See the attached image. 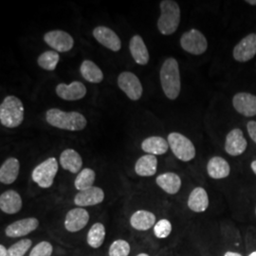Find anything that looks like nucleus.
<instances>
[{
  "label": "nucleus",
  "instance_id": "c85d7f7f",
  "mask_svg": "<svg viewBox=\"0 0 256 256\" xmlns=\"http://www.w3.org/2000/svg\"><path fill=\"white\" fill-rule=\"evenodd\" d=\"M106 238V228L102 223L97 222L93 224L88 232L86 242L90 247L99 248L104 244Z\"/></svg>",
  "mask_w": 256,
  "mask_h": 256
},
{
  "label": "nucleus",
  "instance_id": "1a4fd4ad",
  "mask_svg": "<svg viewBox=\"0 0 256 256\" xmlns=\"http://www.w3.org/2000/svg\"><path fill=\"white\" fill-rule=\"evenodd\" d=\"M44 41L48 46L55 50L57 52H66L72 50L74 40L72 36L64 30H54L46 32Z\"/></svg>",
  "mask_w": 256,
  "mask_h": 256
},
{
  "label": "nucleus",
  "instance_id": "4468645a",
  "mask_svg": "<svg viewBox=\"0 0 256 256\" xmlns=\"http://www.w3.org/2000/svg\"><path fill=\"white\" fill-rule=\"evenodd\" d=\"M93 36L104 46L112 52H119L122 48V42L118 34L110 28L99 26L93 30Z\"/></svg>",
  "mask_w": 256,
  "mask_h": 256
},
{
  "label": "nucleus",
  "instance_id": "79ce46f5",
  "mask_svg": "<svg viewBox=\"0 0 256 256\" xmlns=\"http://www.w3.org/2000/svg\"><path fill=\"white\" fill-rule=\"evenodd\" d=\"M149 256L147 254H138V256Z\"/></svg>",
  "mask_w": 256,
  "mask_h": 256
},
{
  "label": "nucleus",
  "instance_id": "a211bd4d",
  "mask_svg": "<svg viewBox=\"0 0 256 256\" xmlns=\"http://www.w3.org/2000/svg\"><path fill=\"white\" fill-rule=\"evenodd\" d=\"M22 198L14 190H8L0 196V209L8 214H18L22 209Z\"/></svg>",
  "mask_w": 256,
  "mask_h": 256
},
{
  "label": "nucleus",
  "instance_id": "0eeeda50",
  "mask_svg": "<svg viewBox=\"0 0 256 256\" xmlns=\"http://www.w3.org/2000/svg\"><path fill=\"white\" fill-rule=\"evenodd\" d=\"M180 46L191 54L200 55L207 50L208 42L202 32L192 28L183 34L180 38Z\"/></svg>",
  "mask_w": 256,
  "mask_h": 256
},
{
  "label": "nucleus",
  "instance_id": "a19ab883",
  "mask_svg": "<svg viewBox=\"0 0 256 256\" xmlns=\"http://www.w3.org/2000/svg\"><path fill=\"white\" fill-rule=\"evenodd\" d=\"M248 256H256V250H254V252H252V254H250Z\"/></svg>",
  "mask_w": 256,
  "mask_h": 256
},
{
  "label": "nucleus",
  "instance_id": "ddd939ff",
  "mask_svg": "<svg viewBox=\"0 0 256 256\" xmlns=\"http://www.w3.org/2000/svg\"><path fill=\"white\" fill-rule=\"evenodd\" d=\"M55 92L57 96L64 101H78L86 95V88L79 81H74L70 84L61 82L57 84Z\"/></svg>",
  "mask_w": 256,
  "mask_h": 256
},
{
  "label": "nucleus",
  "instance_id": "9d476101",
  "mask_svg": "<svg viewBox=\"0 0 256 256\" xmlns=\"http://www.w3.org/2000/svg\"><path fill=\"white\" fill-rule=\"evenodd\" d=\"M232 55L238 62L241 63L252 60L256 55V34H248L240 40L234 46Z\"/></svg>",
  "mask_w": 256,
  "mask_h": 256
},
{
  "label": "nucleus",
  "instance_id": "bb28decb",
  "mask_svg": "<svg viewBox=\"0 0 256 256\" xmlns=\"http://www.w3.org/2000/svg\"><path fill=\"white\" fill-rule=\"evenodd\" d=\"M158 169V160L154 155L140 156L135 164V172L140 176H152Z\"/></svg>",
  "mask_w": 256,
  "mask_h": 256
},
{
  "label": "nucleus",
  "instance_id": "e433bc0d",
  "mask_svg": "<svg viewBox=\"0 0 256 256\" xmlns=\"http://www.w3.org/2000/svg\"><path fill=\"white\" fill-rule=\"evenodd\" d=\"M7 254H8V248L3 245H0V256H7Z\"/></svg>",
  "mask_w": 256,
  "mask_h": 256
},
{
  "label": "nucleus",
  "instance_id": "b1692460",
  "mask_svg": "<svg viewBox=\"0 0 256 256\" xmlns=\"http://www.w3.org/2000/svg\"><path fill=\"white\" fill-rule=\"evenodd\" d=\"M156 224V216L149 210H138L130 218V225L137 230H148Z\"/></svg>",
  "mask_w": 256,
  "mask_h": 256
},
{
  "label": "nucleus",
  "instance_id": "cd10ccee",
  "mask_svg": "<svg viewBox=\"0 0 256 256\" xmlns=\"http://www.w3.org/2000/svg\"><path fill=\"white\" fill-rule=\"evenodd\" d=\"M80 72L82 78L88 82L99 84L104 80V74L101 68L90 60L82 61L80 66Z\"/></svg>",
  "mask_w": 256,
  "mask_h": 256
},
{
  "label": "nucleus",
  "instance_id": "c756f323",
  "mask_svg": "<svg viewBox=\"0 0 256 256\" xmlns=\"http://www.w3.org/2000/svg\"><path fill=\"white\" fill-rule=\"evenodd\" d=\"M95 178H96L95 171L90 168H84L79 174H77V176L74 180V186L79 192L86 190L88 188L93 187V183L95 182Z\"/></svg>",
  "mask_w": 256,
  "mask_h": 256
},
{
  "label": "nucleus",
  "instance_id": "ea45409f",
  "mask_svg": "<svg viewBox=\"0 0 256 256\" xmlns=\"http://www.w3.org/2000/svg\"><path fill=\"white\" fill-rule=\"evenodd\" d=\"M246 2H247L248 4H250V5H252V6L256 5V0H247Z\"/></svg>",
  "mask_w": 256,
  "mask_h": 256
},
{
  "label": "nucleus",
  "instance_id": "412c9836",
  "mask_svg": "<svg viewBox=\"0 0 256 256\" xmlns=\"http://www.w3.org/2000/svg\"><path fill=\"white\" fill-rule=\"evenodd\" d=\"M20 164L16 158H7L0 167V182L10 185L18 180Z\"/></svg>",
  "mask_w": 256,
  "mask_h": 256
},
{
  "label": "nucleus",
  "instance_id": "a878e982",
  "mask_svg": "<svg viewBox=\"0 0 256 256\" xmlns=\"http://www.w3.org/2000/svg\"><path fill=\"white\" fill-rule=\"evenodd\" d=\"M168 140L164 138L152 136L142 142V149L149 155L160 156L165 154L169 149Z\"/></svg>",
  "mask_w": 256,
  "mask_h": 256
},
{
  "label": "nucleus",
  "instance_id": "37998d69",
  "mask_svg": "<svg viewBox=\"0 0 256 256\" xmlns=\"http://www.w3.org/2000/svg\"></svg>",
  "mask_w": 256,
  "mask_h": 256
},
{
  "label": "nucleus",
  "instance_id": "4c0bfd02",
  "mask_svg": "<svg viewBox=\"0 0 256 256\" xmlns=\"http://www.w3.org/2000/svg\"><path fill=\"white\" fill-rule=\"evenodd\" d=\"M224 256H243L242 254H238V252H225V254Z\"/></svg>",
  "mask_w": 256,
  "mask_h": 256
},
{
  "label": "nucleus",
  "instance_id": "f704fd0d",
  "mask_svg": "<svg viewBox=\"0 0 256 256\" xmlns=\"http://www.w3.org/2000/svg\"><path fill=\"white\" fill-rule=\"evenodd\" d=\"M52 245L48 241H42L32 248L28 256H52Z\"/></svg>",
  "mask_w": 256,
  "mask_h": 256
},
{
  "label": "nucleus",
  "instance_id": "f3484780",
  "mask_svg": "<svg viewBox=\"0 0 256 256\" xmlns=\"http://www.w3.org/2000/svg\"><path fill=\"white\" fill-rule=\"evenodd\" d=\"M104 200V192L100 187L93 186L86 190L80 191L74 198V204L80 208L98 205Z\"/></svg>",
  "mask_w": 256,
  "mask_h": 256
},
{
  "label": "nucleus",
  "instance_id": "58836bf2",
  "mask_svg": "<svg viewBox=\"0 0 256 256\" xmlns=\"http://www.w3.org/2000/svg\"><path fill=\"white\" fill-rule=\"evenodd\" d=\"M250 168H252V172L256 174V160H254V162L250 164Z\"/></svg>",
  "mask_w": 256,
  "mask_h": 256
},
{
  "label": "nucleus",
  "instance_id": "39448f33",
  "mask_svg": "<svg viewBox=\"0 0 256 256\" xmlns=\"http://www.w3.org/2000/svg\"><path fill=\"white\" fill-rule=\"evenodd\" d=\"M58 167L57 160L54 156L48 158L32 170V180L40 188H50L54 182L55 176L58 173Z\"/></svg>",
  "mask_w": 256,
  "mask_h": 256
},
{
  "label": "nucleus",
  "instance_id": "2eb2a0df",
  "mask_svg": "<svg viewBox=\"0 0 256 256\" xmlns=\"http://www.w3.org/2000/svg\"><path fill=\"white\" fill-rule=\"evenodd\" d=\"M247 140L244 137L242 130L234 128L230 130L225 142V151L232 156L242 155L247 149Z\"/></svg>",
  "mask_w": 256,
  "mask_h": 256
},
{
  "label": "nucleus",
  "instance_id": "473e14b6",
  "mask_svg": "<svg viewBox=\"0 0 256 256\" xmlns=\"http://www.w3.org/2000/svg\"><path fill=\"white\" fill-rule=\"evenodd\" d=\"M131 248L128 241L124 239L115 240L108 250V256H128L130 254Z\"/></svg>",
  "mask_w": 256,
  "mask_h": 256
},
{
  "label": "nucleus",
  "instance_id": "c9c22d12",
  "mask_svg": "<svg viewBox=\"0 0 256 256\" xmlns=\"http://www.w3.org/2000/svg\"><path fill=\"white\" fill-rule=\"evenodd\" d=\"M247 130L250 138L256 144V122L250 120L247 124Z\"/></svg>",
  "mask_w": 256,
  "mask_h": 256
},
{
  "label": "nucleus",
  "instance_id": "9b49d317",
  "mask_svg": "<svg viewBox=\"0 0 256 256\" xmlns=\"http://www.w3.org/2000/svg\"><path fill=\"white\" fill-rule=\"evenodd\" d=\"M38 226L39 221L36 218H23L8 225L5 229V234L10 238H23L34 232Z\"/></svg>",
  "mask_w": 256,
  "mask_h": 256
},
{
  "label": "nucleus",
  "instance_id": "72a5a7b5",
  "mask_svg": "<svg viewBox=\"0 0 256 256\" xmlns=\"http://www.w3.org/2000/svg\"><path fill=\"white\" fill-rule=\"evenodd\" d=\"M172 229V224L169 220H158L154 226V234L156 238L164 239L171 234Z\"/></svg>",
  "mask_w": 256,
  "mask_h": 256
},
{
  "label": "nucleus",
  "instance_id": "7c9ffc66",
  "mask_svg": "<svg viewBox=\"0 0 256 256\" xmlns=\"http://www.w3.org/2000/svg\"><path fill=\"white\" fill-rule=\"evenodd\" d=\"M60 55L55 50H46L42 54L39 55L37 59V64L45 70H54L59 63Z\"/></svg>",
  "mask_w": 256,
  "mask_h": 256
},
{
  "label": "nucleus",
  "instance_id": "20e7f679",
  "mask_svg": "<svg viewBox=\"0 0 256 256\" xmlns=\"http://www.w3.org/2000/svg\"><path fill=\"white\" fill-rule=\"evenodd\" d=\"M160 16L156 26L164 36H171L178 30L180 22V9L173 0H164L160 4Z\"/></svg>",
  "mask_w": 256,
  "mask_h": 256
},
{
  "label": "nucleus",
  "instance_id": "393cba45",
  "mask_svg": "<svg viewBox=\"0 0 256 256\" xmlns=\"http://www.w3.org/2000/svg\"><path fill=\"white\" fill-rule=\"evenodd\" d=\"M188 207L194 212H203L208 209L209 196L204 188L196 187L192 190L188 198Z\"/></svg>",
  "mask_w": 256,
  "mask_h": 256
},
{
  "label": "nucleus",
  "instance_id": "2f4dec72",
  "mask_svg": "<svg viewBox=\"0 0 256 256\" xmlns=\"http://www.w3.org/2000/svg\"><path fill=\"white\" fill-rule=\"evenodd\" d=\"M32 245V241L30 239L24 238L19 240L18 242L12 244L8 248L7 256H24L27 254L28 250Z\"/></svg>",
  "mask_w": 256,
  "mask_h": 256
},
{
  "label": "nucleus",
  "instance_id": "7ed1b4c3",
  "mask_svg": "<svg viewBox=\"0 0 256 256\" xmlns=\"http://www.w3.org/2000/svg\"><path fill=\"white\" fill-rule=\"evenodd\" d=\"M24 104L14 95L5 97L0 104V122L5 128H18L24 120Z\"/></svg>",
  "mask_w": 256,
  "mask_h": 256
},
{
  "label": "nucleus",
  "instance_id": "f8f14e48",
  "mask_svg": "<svg viewBox=\"0 0 256 256\" xmlns=\"http://www.w3.org/2000/svg\"><path fill=\"white\" fill-rule=\"evenodd\" d=\"M90 221V214L84 208H74L68 212L64 218V229L70 232H77L84 229Z\"/></svg>",
  "mask_w": 256,
  "mask_h": 256
},
{
  "label": "nucleus",
  "instance_id": "5701e85b",
  "mask_svg": "<svg viewBox=\"0 0 256 256\" xmlns=\"http://www.w3.org/2000/svg\"><path fill=\"white\" fill-rule=\"evenodd\" d=\"M207 173L214 180L226 178L230 173V167L225 158L216 156L208 162Z\"/></svg>",
  "mask_w": 256,
  "mask_h": 256
},
{
  "label": "nucleus",
  "instance_id": "4be33fe9",
  "mask_svg": "<svg viewBox=\"0 0 256 256\" xmlns=\"http://www.w3.org/2000/svg\"><path fill=\"white\" fill-rule=\"evenodd\" d=\"M158 186L169 194H176L182 188V178L173 172H167L160 174L156 178Z\"/></svg>",
  "mask_w": 256,
  "mask_h": 256
},
{
  "label": "nucleus",
  "instance_id": "aec40b11",
  "mask_svg": "<svg viewBox=\"0 0 256 256\" xmlns=\"http://www.w3.org/2000/svg\"><path fill=\"white\" fill-rule=\"evenodd\" d=\"M129 50L135 62L142 66H146L149 62V52L142 37L136 34L130 39Z\"/></svg>",
  "mask_w": 256,
  "mask_h": 256
},
{
  "label": "nucleus",
  "instance_id": "423d86ee",
  "mask_svg": "<svg viewBox=\"0 0 256 256\" xmlns=\"http://www.w3.org/2000/svg\"><path fill=\"white\" fill-rule=\"evenodd\" d=\"M168 144L173 154L182 162H190L196 156V148L187 137L178 132H172L168 135Z\"/></svg>",
  "mask_w": 256,
  "mask_h": 256
},
{
  "label": "nucleus",
  "instance_id": "f257e3e1",
  "mask_svg": "<svg viewBox=\"0 0 256 256\" xmlns=\"http://www.w3.org/2000/svg\"><path fill=\"white\" fill-rule=\"evenodd\" d=\"M46 120L50 126L54 128L68 131H82L88 124L86 117L80 112H66L59 108L48 110Z\"/></svg>",
  "mask_w": 256,
  "mask_h": 256
},
{
  "label": "nucleus",
  "instance_id": "dca6fc26",
  "mask_svg": "<svg viewBox=\"0 0 256 256\" xmlns=\"http://www.w3.org/2000/svg\"><path fill=\"white\" fill-rule=\"evenodd\" d=\"M232 106L239 114L245 117L256 116V96L247 92H240L232 98Z\"/></svg>",
  "mask_w": 256,
  "mask_h": 256
},
{
  "label": "nucleus",
  "instance_id": "f03ea898",
  "mask_svg": "<svg viewBox=\"0 0 256 256\" xmlns=\"http://www.w3.org/2000/svg\"><path fill=\"white\" fill-rule=\"evenodd\" d=\"M160 84L165 96L170 100H176L182 90L180 74L178 61L173 58H167L160 68Z\"/></svg>",
  "mask_w": 256,
  "mask_h": 256
},
{
  "label": "nucleus",
  "instance_id": "6ab92c4d",
  "mask_svg": "<svg viewBox=\"0 0 256 256\" xmlns=\"http://www.w3.org/2000/svg\"><path fill=\"white\" fill-rule=\"evenodd\" d=\"M60 164L64 170L79 174L82 170V156L74 149H66L60 155Z\"/></svg>",
  "mask_w": 256,
  "mask_h": 256
},
{
  "label": "nucleus",
  "instance_id": "6e6552de",
  "mask_svg": "<svg viewBox=\"0 0 256 256\" xmlns=\"http://www.w3.org/2000/svg\"><path fill=\"white\" fill-rule=\"evenodd\" d=\"M118 86L120 90L124 92L132 101H138L142 95V84L136 74L130 72H124L118 77Z\"/></svg>",
  "mask_w": 256,
  "mask_h": 256
}]
</instances>
